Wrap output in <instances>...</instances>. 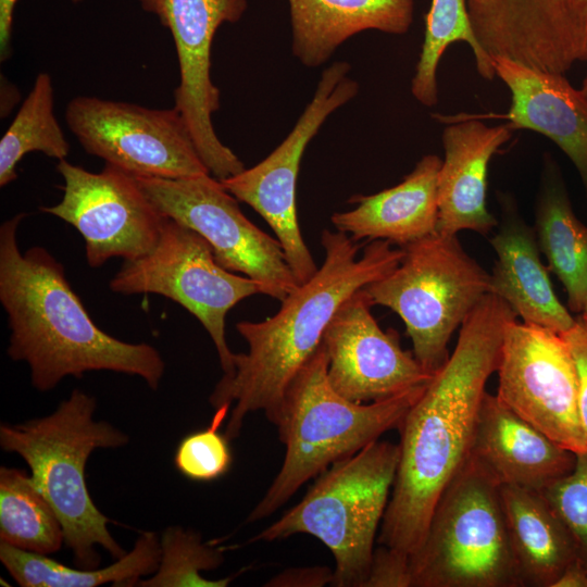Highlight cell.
I'll list each match as a JSON object with an SVG mask.
<instances>
[{"label": "cell", "instance_id": "f35d334b", "mask_svg": "<svg viewBox=\"0 0 587 587\" xmlns=\"http://www.w3.org/2000/svg\"><path fill=\"white\" fill-rule=\"evenodd\" d=\"M580 91L583 92V95L585 96V98L587 99V76L584 78L583 80V84H582V87H580Z\"/></svg>", "mask_w": 587, "mask_h": 587}, {"label": "cell", "instance_id": "7402d4cb", "mask_svg": "<svg viewBox=\"0 0 587 587\" xmlns=\"http://www.w3.org/2000/svg\"><path fill=\"white\" fill-rule=\"evenodd\" d=\"M441 159L424 154L398 185L377 193L352 196V210L336 212V230L353 240H386L404 247L436 233L438 224V174Z\"/></svg>", "mask_w": 587, "mask_h": 587}, {"label": "cell", "instance_id": "44dd1931", "mask_svg": "<svg viewBox=\"0 0 587 587\" xmlns=\"http://www.w3.org/2000/svg\"><path fill=\"white\" fill-rule=\"evenodd\" d=\"M498 199L501 220L490 238L497 260L489 273V292L507 302L523 322L565 333L576 317L552 287L534 227L526 223L511 193L502 192Z\"/></svg>", "mask_w": 587, "mask_h": 587}, {"label": "cell", "instance_id": "4fadbf2b", "mask_svg": "<svg viewBox=\"0 0 587 587\" xmlns=\"http://www.w3.org/2000/svg\"><path fill=\"white\" fill-rule=\"evenodd\" d=\"M496 372V395L509 409L562 447L587 450L577 371L562 334L516 319L508 322Z\"/></svg>", "mask_w": 587, "mask_h": 587}, {"label": "cell", "instance_id": "6da1fadb", "mask_svg": "<svg viewBox=\"0 0 587 587\" xmlns=\"http://www.w3.org/2000/svg\"><path fill=\"white\" fill-rule=\"evenodd\" d=\"M516 317L501 298L486 294L461 325L447 362L407 412L379 545L409 558L420 548L440 496L470 458L486 384L497 371L505 325Z\"/></svg>", "mask_w": 587, "mask_h": 587}, {"label": "cell", "instance_id": "4dcf8cb0", "mask_svg": "<svg viewBox=\"0 0 587 587\" xmlns=\"http://www.w3.org/2000/svg\"><path fill=\"white\" fill-rule=\"evenodd\" d=\"M230 404L215 409L209 427L184 437L177 446L174 464L187 478L211 482L225 475L233 455L228 439L218 433V427L228 417Z\"/></svg>", "mask_w": 587, "mask_h": 587}, {"label": "cell", "instance_id": "74e56055", "mask_svg": "<svg viewBox=\"0 0 587 587\" xmlns=\"http://www.w3.org/2000/svg\"><path fill=\"white\" fill-rule=\"evenodd\" d=\"M578 315L582 316L587 322V294H586L583 310H582L580 314H578Z\"/></svg>", "mask_w": 587, "mask_h": 587}, {"label": "cell", "instance_id": "f1b7e54d", "mask_svg": "<svg viewBox=\"0 0 587 587\" xmlns=\"http://www.w3.org/2000/svg\"><path fill=\"white\" fill-rule=\"evenodd\" d=\"M58 161L66 159L70 143L53 113V86L48 73L36 76L11 125L0 140V186L17 178L16 165L29 152Z\"/></svg>", "mask_w": 587, "mask_h": 587}, {"label": "cell", "instance_id": "9a60e30c", "mask_svg": "<svg viewBox=\"0 0 587 587\" xmlns=\"http://www.w3.org/2000/svg\"><path fill=\"white\" fill-rule=\"evenodd\" d=\"M138 1L173 37L179 67L174 108L184 117L201 160L220 180L240 173L242 161L218 139L212 122L221 104L220 89L211 79V48L221 25L242 17L247 0Z\"/></svg>", "mask_w": 587, "mask_h": 587}, {"label": "cell", "instance_id": "d4e9b609", "mask_svg": "<svg viewBox=\"0 0 587 587\" xmlns=\"http://www.w3.org/2000/svg\"><path fill=\"white\" fill-rule=\"evenodd\" d=\"M534 230L549 268L562 283L567 307L580 314L587 294V226L576 216L557 160L544 153Z\"/></svg>", "mask_w": 587, "mask_h": 587}, {"label": "cell", "instance_id": "2e32d148", "mask_svg": "<svg viewBox=\"0 0 587 587\" xmlns=\"http://www.w3.org/2000/svg\"><path fill=\"white\" fill-rule=\"evenodd\" d=\"M364 288L351 295L328 323L323 344L332 387L355 403L384 400L430 382L394 329L383 330Z\"/></svg>", "mask_w": 587, "mask_h": 587}, {"label": "cell", "instance_id": "ffe728a7", "mask_svg": "<svg viewBox=\"0 0 587 587\" xmlns=\"http://www.w3.org/2000/svg\"><path fill=\"white\" fill-rule=\"evenodd\" d=\"M500 486L542 491L566 476L576 453L562 447L485 392L475 424L471 453Z\"/></svg>", "mask_w": 587, "mask_h": 587}, {"label": "cell", "instance_id": "277c9868", "mask_svg": "<svg viewBox=\"0 0 587 587\" xmlns=\"http://www.w3.org/2000/svg\"><path fill=\"white\" fill-rule=\"evenodd\" d=\"M327 365L322 341L287 387L273 422L286 454L247 523L271 516L309 479L378 440L386 432L399 428L427 385L384 400L355 403L332 387Z\"/></svg>", "mask_w": 587, "mask_h": 587}, {"label": "cell", "instance_id": "83f0119b", "mask_svg": "<svg viewBox=\"0 0 587 587\" xmlns=\"http://www.w3.org/2000/svg\"><path fill=\"white\" fill-rule=\"evenodd\" d=\"M467 0H432L425 16L424 40L414 75L411 93L425 107L438 103L437 70L448 47L454 42L470 46L477 73L484 79L496 77L492 60L479 45L470 23Z\"/></svg>", "mask_w": 587, "mask_h": 587}, {"label": "cell", "instance_id": "d6986e66", "mask_svg": "<svg viewBox=\"0 0 587 587\" xmlns=\"http://www.w3.org/2000/svg\"><path fill=\"white\" fill-rule=\"evenodd\" d=\"M495 74L511 95L500 118L513 130L528 129L550 139L575 166L587 192V99L564 74L551 73L504 58H491Z\"/></svg>", "mask_w": 587, "mask_h": 587}, {"label": "cell", "instance_id": "4316f807", "mask_svg": "<svg viewBox=\"0 0 587 587\" xmlns=\"http://www.w3.org/2000/svg\"><path fill=\"white\" fill-rule=\"evenodd\" d=\"M0 541L46 555L64 542L54 509L32 475L15 467L0 469Z\"/></svg>", "mask_w": 587, "mask_h": 587}, {"label": "cell", "instance_id": "7a4b0ae2", "mask_svg": "<svg viewBox=\"0 0 587 587\" xmlns=\"http://www.w3.org/2000/svg\"><path fill=\"white\" fill-rule=\"evenodd\" d=\"M25 216L16 214L0 226V302L11 332L9 357L28 364L39 391L90 371L136 375L158 389L165 371L160 352L98 327L72 289L64 266L48 250H20L17 227Z\"/></svg>", "mask_w": 587, "mask_h": 587}, {"label": "cell", "instance_id": "8992f818", "mask_svg": "<svg viewBox=\"0 0 587 587\" xmlns=\"http://www.w3.org/2000/svg\"><path fill=\"white\" fill-rule=\"evenodd\" d=\"M399 454V444L378 439L335 462L317 476L300 502L251 541L311 535L334 555L332 586L364 587Z\"/></svg>", "mask_w": 587, "mask_h": 587}, {"label": "cell", "instance_id": "e0dca14e", "mask_svg": "<svg viewBox=\"0 0 587 587\" xmlns=\"http://www.w3.org/2000/svg\"><path fill=\"white\" fill-rule=\"evenodd\" d=\"M466 8L491 58L564 75L587 62V0H467Z\"/></svg>", "mask_w": 587, "mask_h": 587}, {"label": "cell", "instance_id": "5bb4252c", "mask_svg": "<svg viewBox=\"0 0 587 587\" xmlns=\"http://www.w3.org/2000/svg\"><path fill=\"white\" fill-rule=\"evenodd\" d=\"M55 168L63 178V197L40 210L79 232L90 267H100L114 257L136 260L154 248L166 216L133 175L108 163L100 173H92L66 159Z\"/></svg>", "mask_w": 587, "mask_h": 587}, {"label": "cell", "instance_id": "7c38bea8", "mask_svg": "<svg viewBox=\"0 0 587 587\" xmlns=\"http://www.w3.org/2000/svg\"><path fill=\"white\" fill-rule=\"evenodd\" d=\"M65 120L88 154L133 176L180 178L211 174L175 108L150 109L79 96L67 103Z\"/></svg>", "mask_w": 587, "mask_h": 587}, {"label": "cell", "instance_id": "5b68a950", "mask_svg": "<svg viewBox=\"0 0 587 587\" xmlns=\"http://www.w3.org/2000/svg\"><path fill=\"white\" fill-rule=\"evenodd\" d=\"M96 407L93 397L74 389L53 413L0 426L1 448L25 460L61 521L75 563L87 570L99 566L97 546L115 559L126 554L89 495L85 467L95 449L123 447L128 436L105 421H95Z\"/></svg>", "mask_w": 587, "mask_h": 587}, {"label": "cell", "instance_id": "e575fe53", "mask_svg": "<svg viewBox=\"0 0 587 587\" xmlns=\"http://www.w3.org/2000/svg\"><path fill=\"white\" fill-rule=\"evenodd\" d=\"M334 572L327 566L288 569L271 578L265 586L272 587H322L332 585Z\"/></svg>", "mask_w": 587, "mask_h": 587}, {"label": "cell", "instance_id": "1f68e13d", "mask_svg": "<svg viewBox=\"0 0 587 587\" xmlns=\"http://www.w3.org/2000/svg\"><path fill=\"white\" fill-rule=\"evenodd\" d=\"M572 536L576 561L587 571V450L574 469L541 491Z\"/></svg>", "mask_w": 587, "mask_h": 587}, {"label": "cell", "instance_id": "8d00e7d4", "mask_svg": "<svg viewBox=\"0 0 587 587\" xmlns=\"http://www.w3.org/2000/svg\"><path fill=\"white\" fill-rule=\"evenodd\" d=\"M553 587H587V571L575 560L559 576Z\"/></svg>", "mask_w": 587, "mask_h": 587}, {"label": "cell", "instance_id": "ac0fdd59", "mask_svg": "<svg viewBox=\"0 0 587 587\" xmlns=\"http://www.w3.org/2000/svg\"><path fill=\"white\" fill-rule=\"evenodd\" d=\"M433 117L446 123L441 133L445 157L438 174L436 233L472 230L487 235L499 222L487 207L489 164L514 130L508 123L489 126L474 114Z\"/></svg>", "mask_w": 587, "mask_h": 587}, {"label": "cell", "instance_id": "8fae6325", "mask_svg": "<svg viewBox=\"0 0 587 587\" xmlns=\"http://www.w3.org/2000/svg\"><path fill=\"white\" fill-rule=\"evenodd\" d=\"M350 70L346 61L324 68L313 98L280 145L254 166L221 180L229 193L250 205L270 225L299 285L312 278L319 268L297 217L296 187L301 159L327 117L358 95L359 84L349 76Z\"/></svg>", "mask_w": 587, "mask_h": 587}, {"label": "cell", "instance_id": "9c48e42d", "mask_svg": "<svg viewBox=\"0 0 587 587\" xmlns=\"http://www.w3.org/2000/svg\"><path fill=\"white\" fill-rule=\"evenodd\" d=\"M109 287L126 296L161 295L185 308L209 333L224 375L235 371V353L226 342V315L243 299L261 294L257 282L222 267L200 234L170 217L154 248L124 261Z\"/></svg>", "mask_w": 587, "mask_h": 587}, {"label": "cell", "instance_id": "52a82bcc", "mask_svg": "<svg viewBox=\"0 0 587 587\" xmlns=\"http://www.w3.org/2000/svg\"><path fill=\"white\" fill-rule=\"evenodd\" d=\"M410 567L412 587H522L501 486L472 457L440 496Z\"/></svg>", "mask_w": 587, "mask_h": 587}, {"label": "cell", "instance_id": "ba28073f", "mask_svg": "<svg viewBox=\"0 0 587 587\" xmlns=\"http://www.w3.org/2000/svg\"><path fill=\"white\" fill-rule=\"evenodd\" d=\"M399 264L364 287L373 305L397 313L420 364L435 374L448 360V342L489 292L490 274L457 235L434 233L401 247Z\"/></svg>", "mask_w": 587, "mask_h": 587}, {"label": "cell", "instance_id": "3957f363", "mask_svg": "<svg viewBox=\"0 0 587 587\" xmlns=\"http://www.w3.org/2000/svg\"><path fill=\"white\" fill-rule=\"evenodd\" d=\"M321 245L325 253L322 265L280 301L273 316L236 324L248 351L235 353L234 373L223 375L209 398L214 409L234 404L224 433L228 440L239 435L249 413L264 411L274 422L287 387L321 345L339 307L391 272L404 253L401 247L374 240L358 258L361 245L339 230L324 229Z\"/></svg>", "mask_w": 587, "mask_h": 587}, {"label": "cell", "instance_id": "836d02e7", "mask_svg": "<svg viewBox=\"0 0 587 587\" xmlns=\"http://www.w3.org/2000/svg\"><path fill=\"white\" fill-rule=\"evenodd\" d=\"M562 336L573 355L578 377V411L584 434L587 438V322L576 316L575 324Z\"/></svg>", "mask_w": 587, "mask_h": 587}, {"label": "cell", "instance_id": "30bf717a", "mask_svg": "<svg viewBox=\"0 0 587 587\" xmlns=\"http://www.w3.org/2000/svg\"><path fill=\"white\" fill-rule=\"evenodd\" d=\"M134 177L164 216L200 234L222 267L257 282L262 295L282 301L298 287L279 241L246 217L220 179Z\"/></svg>", "mask_w": 587, "mask_h": 587}, {"label": "cell", "instance_id": "f546056e", "mask_svg": "<svg viewBox=\"0 0 587 587\" xmlns=\"http://www.w3.org/2000/svg\"><path fill=\"white\" fill-rule=\"evenodd\" d=\"M160 563L153 575L140 579L143 587H225L234 576L209 579L202 571L217 569L224 561L223 551L202 542L199 533L180 526L167 527L160 539Z\"/></svg>", "mask_w": 587, "mask_h": 587}, {"label": "cell", "instance_id": "cb8c5ba5", "mask_svg": "<svg viewBox=\"0 0 587 587\" xmlns=\"http://www.w3.org/2000/svg\"><path fill=\"white\" fill-rule=\"evenodd\" d=\"M501 501L522 587H553L576 559L571 534L541 491L504 485Z\"/></svg>", "mask_w": 587, "mask_h": 587}, {"label": "cell", "instance_id": "603a6c76", "mask_svg": "<svg viewBox=\"0 0 587 587\" xmlns=\"http://www.w3.org/2000/svg\"><path fill=\"white\" fill-rule=\"evenodd\" d=\"M291 51L304 66L326 63L350 37L365 30L409 32L414 0H287Z\"/></svg>", "mask_w": 587, "mask_h": 587}, {"label": "cell", "instance_id": "484cf974", "mask_svg": "<svg viewBox=\"0 0 587 587\" xmlns=\"http://www.w3.org/2000/svg\"><path fill=\"white\" fill-rule=\"evenodd\" d=\"M160 539L153 532H143L134 548L103 569H72L46 554L15 548L0 541V560L10 575L23 587H96L135 586L143 576L153 574L160 563Z\"/></svg>", "mask_w": 587, "mask_h": 587}, {"label": "cell", "instance_id": "d6a6232c", "mask_svg": "<svg viewBox=\"0 0 587 587\" xmlns=\"http://www.w3.org/2000/svg\"><path fill=\"white\" fill-rule=\"evenodd\" d=\"M364 587H412L410 558L379 545L374 550Z\"/></svg>", "mask_w": 587, "mask_h": 587}, {"label": "cell", "instance_id": "ab89813d", "mask_svg": "<svg viewBox=\"0 0 587 587\" xmlns=\"http://www.w3.org/2000/svg\"><path fill=\"white\" fill-rule=\"evenodd\" d=\"M73 3H78V2H82L84 0H71Z\"/></svg>", "mask_w": 587, "mask_h": 587}, {"label": "cell", "instance_id": "d590c367", "mask_svg": "<svg viewBox=\"0 0 587 587\" xmlns=\"http://www.w3.org/2000/svg\"><path fill=\"white\" fill-rule=\"evenodd\" d=\"M17 0H0V57L1 61L11 53L13 13Z\"/></svg>", "mask_w": 587, "mask_h": 587}]
</instances>
